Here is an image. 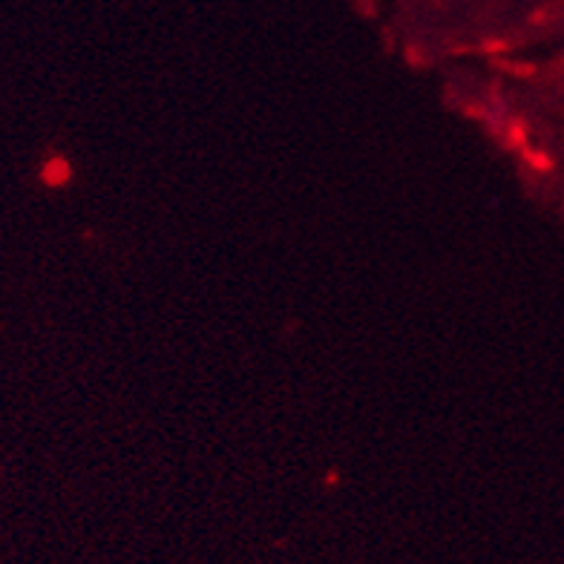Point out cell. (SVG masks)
Masks as SVG:
<instances>
[{"mask_svg":"<svg viewBox=\"0 0 564 564\" xmlns=\"http://www.w3.org/2000/svg\"><path fill=\"white\" fill-rule=\"evenodd\" d=\"M67 176H70V170H67L64 162H49L47 170H44V179H47V182H55V185L64 182Z\"/></svg>","mask_w":564,"mask_h":564,"instance_id":"cell-1","label":"cell"}]
</instances>
